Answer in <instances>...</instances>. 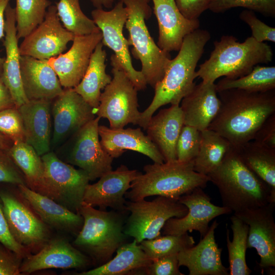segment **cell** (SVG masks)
Wrapping results in <instances>:
<instances>
[{
    "label": "cell",
    "instance_id": "obj_53",
    "mask_svg": "<svg viewBox=\"0 0 275 275\" xmlns=\"http://www.w3.org/2000/svg\"><path fill=\"white\" fill-rule=\"evenodd\" d=\"M13 142L7 136L0 132V149L7 151L13 145Z\"/></svg>",
    "mask_w": 275,
    "mask_h": 275
},
{
    "label": "cell",
    "instance_id": "obj_26",
    "mask_svg": "<svg viewBox=\"0 0 275 275\" xmlns=\"http://www.w3.org/2000/svg\"><path fill=\"white\" fill-rule=\"evenodd\" d=\"M184 125L202 131L208 128L217 115L221 101L214 82L202 81L195 85L180 105Z\"/></svg>",
    "mask_w": 275,
    "mask_h": 275
},
{
    "label": "cell",
    "instance_id": "obj_52",
    "mask_svg": "<svg viewBox=\"0 0 275 275\" xmlns=\"http://www.w3.org/2000/svg\"><path fill=\"white\" fill-rule=\"evenodd\" d=\"M93 6L97 9L112 8L113 4L116 1H122L123 0H89Z\"/></svg>",
    "mask_w": 275,
    "mask_h": 275
},
{
    "label": "cell",
    "instance_id": "obj_20",
    "mask_svg": "<svg viewBox=\"0 0 275 275\" xmlns=\"http://www.w3.org/2000/svg\"><path fill=\"white\" fill-rule=\"evenodd\" d=\"M102 38L100 31L75 36L66 52L47 60L64 89L74 88L83 77L92 53Z\"/></svg>",
    "mask_w": 275,
    "mask_h": 275
},
{
    "label": "cell",
    "instance_id": "obj_45",
    "mask_svg": "<svg viewBox=\"0 0 275 275\" xmlns=\"http://www.w3.org/2000/svg\"><path fill=\"white\" fill-rule=\"evenodd\" d=\"M179 267L177 254H171L153 260L146 269V274L183 275Z\"/></svg>",
    "mask_w": 275,
    "mask_h": 275
},
{
    "label": "cell",
    "instance_id": "obj_48",
    "mask_svg": "<svg viewBox=\"0 0 275 275\" xmlns=\"http://www.w3.org/2000/svg\"><path fill=\"white\" fill-rule=\"evenodd\" d=\"M181 14L189 20L198 19L209 9L211 0H174Z\"/></svg>",
    "mask_w": 275,
    "mask_h": 275
},
{
    "label": "cell",
    "instance_id": "obj_37",
    "mask_svg": "<svg viewBox=\"0 0 275 275\" xmlns=\"http://www.w3.org/2000/svg\"><path fill=\"white\" fill-rule=\"evenodd\" d=\"M56 7L62 24L75 36L100 31L93 19L82 12L79 0H59Z\"/></svg>",
    "mask_w": 275,
    "mask_h": 275
},
{
    "label": "cell",
    "instance_id": "obj_34",
    "mask_svg": "<svg viewBox=\"0 0 275 275\" xmlns=\"http://www.w3.org/2000/svg\"><path fill=\"white\" fill-rule=\"evenodd\" d=\"M231 146V143L216 132L209 129L201 131L199 149L194 160V170L208 175L219 166Z\"/></svg>",
    "mask_w": 275,
    "mask_h": 275
},
{
    "label": "cell",
    "instance_id": "obj_12",
    "mask_svg": "<svg viewBox=\"0 0 275 275\" xmlns=\"http://www.w3.org/2000/svg\"><path fill=\"white\" fill-rule=\"evenodd\" d=\"M92 19L100 30L101 42L114 52V54L130 80L138 91L147 88V82L141 71L133 67L127 39L123 35V28L128 17L127 10L123 1H118L110 10H93Z\"/></svg>",
    "mask_w": 275,
    "mask_h": 275
},
{
    "label": "cell",
    "instance_id": "obj_16",
    "mask_svg": "<svg viewBox=\"0 0 275 275\" xmlns=\"http://www.w3.org/2000/svg\"><path fill=\"white\" fill-rule=\"evenodd\" d=\"M203 189L196 188L178 199L187 208V213L182 217L169 219L162 228L163 235H178L195 230L202 238L207 232L210 221L221 215L232 213L230 209L211 203V198Z\"/></svg>",
    "mask_w": 275,
    "mask_h": 275
},
{
    "label": "cell",
    "instance_id": "obj_8",
    "mask_svg": "<svg viewBox=\"0 0 275 275\" xmlns=\"http://www.w3.org/2000/svg\"><path fill=\"white\" fill-rule=\"evenodd\" d=\"M0 199L14 238L32 254L37 253L51 238L50 228L20 195L17 185L1 183Z\"/></svg>",
    "mask_w": 275,
    "mask_h": 275
},
{
    "label": "cell",
    "instance_id": "obj_17",
    "mask_svg": "<svg viewBox=\"0 0 275 275\" xmlns=\"http://www.w3.org/2000/svg\"><path fill=\"white\" fill-rule=\"evenodd\" d=\"M275 203L234 213L249 226L248 249L254 248L259 257V265L264 270L275 266Z\"/></svg>",
    "mask_w": 275,
    "mask_h": 275
},
{
    "label": "cell",
    "instance_id": "obj_36",
    "mask_svg": "<svg viewBox=\"0 0 275 275\" xmlns=\"http://www.w3.org/2000/svg\"><path fill=\"white\" fill-rule=\"evenodd\" d=\"M217 91L237 89L252 92H265L275 90V67H254L248 74L236 78H224L215 84Z\"/></svg>",
    "mask_w": 275,
    "mask_h": 275
},
{
    "label": "cell",
    "instance_id": "obj_6",
    "mask_svg": "<svg viewBox=\"0 0 275 275\" xmlns=\"http://www.w3.org/2000/svg\"><path fill=\"white\" fill-rule=\"evenodd\" d=\"M125 212L97 209L83 202L77 212L83 218V225L72 244L97 267L105 264L126 243Z\"/></svg>",
    "mask_w": 275,
    "mask_h": 275
},
{
    "label": "cell",
    "instance_id": "obj_14",
    "mask_svg": "<svg viewBox=\"0 0 275 275\" xmlns=\"http://www.w3.org/2000/svg\"><path fill=\"white\" fill-rule=\"evenodd\" d=\"M74 36L62 24L56 5H50L43 21L23 38L19 46V53L20 56L48 60L62 53Z\"/></svg>",
    "mask_w": 275,
    "mask_h": 275
},
{
    "label": "cell",
    "instance_id": "obj_43",
    "mask_svg": "<svg viewBox=\"0 0 275 275\" xmlns=\"http://www.w3.org/2000/svg\"><path fill=\"white\" fill-rule=\"evenodd\" d=\"M239 18L251 28L252 37L259 42H275V28L269 26L259 19L255 12L245 9L239 14Z\"/></svg>",
    "mask_w": 275,
    "mask_h": 275
},
{
    "label": "cell",
    "instance_id": "obj_11",
    "mask_svg": "<svg viewBox=\"0 0 275 275\" xmlns=\"http://www.w3.org/2000/svg\"><path fill=\"white\" fill-rule=\"evenodd\" d=\"M100 119L95 117L80 128L63 144L64 151L57 155L63 161L85 171L90 181L112 170L113 158L103 149L99 140Z\"/></svg>",
    "mask_w": 275,
    "mask_h": 275
},
{
    "label": "cell",
    "instance_id": "obj_5",
    "mask_svg": "<svg viewBox=\"0 0 275 275\" xmlns=\"http://www.w3.org/2000/svg\"><path fill=\"white\" fill-rule=\"evenodd\" d=\"M132 181L125 199L131 201L152 196L178 199L197 187L204 188L209 182L207 175L196 172L194 161L154 162L144 167Z\"/></svg>",
    "mask_w": 275,
    "mask_h": 275
},
{
    "label": "cell",
    "instance_id": "obj_10",
    "mask_svg": "<svg viewBox=\"0 0 275 275\" xmlns=\"http://www.w3.org/2000/svg\"><path fill=\"white\" fill-rule=\"evenodd\" d=\"M125 206L130 215L125 221L124 233L138 243L160 236L169 219L183 217L188 211L178 199L163 196H157L150 201H126Z\"/></svg>",
    "mask_w": 275,
    "mask_h": 275
},
{
    "label": "cell",
    "instance_id": "obj_3",
    "mask_svg": "<svg viewBox=\"0 0 275 275\" xmlns=\"http://www.w3.org/2000/svg\"><path fill=\"white\" fill-rule=\"evenodd\" d=\"M207 176L217 187L223 206L234 213L275 203L270 187L244 164L232 145L219 166Z\"/></svg>",
    "mask_w": 275,
    "mask_h": 275
},
{
    "label": "cell",
    "instance_id": "obj_23",
    "mask_svg": "<svg viewBox=\"0 0 275 275\" xmlns=\"http://www.w3.org/2000/svg\"><path fill=\"white\" fill-rule=\"evenodd\" d=\"M20 64L23 89L29 100L52 101L63 92L64 88L47 60L20 56Z\"/></svg>",
    "mask_w": 275,
    "mask_h": 275
},
{
    "label": "cell",
    "instance_id": "obj_18",
    "mask_svg": "<svg viewBox=\"0 0 275 275\" xmlns=\"http://www.w3.org/2000/svg\"><path fill=\"white\" fill-rule=\"evenodd\" d=\"M90 258L62 237L51 238L43 247L22 260L21 274L48 269H84L91 264Z\"/></svg>",
    "mask_w": 275,
    "mask_h": 275
},
{
    "label": "cell",
    "instance_id": "obj_29",
    "mask_svg": "<svg viewBox=\"0 0 275 275\" xmlns=\"http://www.w3.org/2000/svg\"><path fill=\"white\" fill-rule=\"evenodd\" d=\"M51 102L32 100L18 107L23 121L25 142L41 156L51 151Z\"/></svg>",
    "mask_w": 275,
    "mask_h": 275
},
{
    "label": "cell",
    "instance_id": "obj_31",
    "mask_svg": "<svg viewBox=\"0 0 275 275\" xmlns=\"http://www.w3.org/2000/svg\"><path fill=\"white\" fill-rule=\"evenodd\" d=\"M7 152L23 174L26 185L51 199L43 162L33 147L25 142H18L13 143Z\"/></svg>",
    "mask_w": 275,
    "mask_h": 275
},
{
    "label": "cell",
    "instance_id": "obj_47",
    "mask_svg": "<svg viewBox=\"0 0 275 275\" xmlns=\"http://www.w3.org/2000/svg\"><path fill=\"white\" fill-rule=\"evenodd\" d=\"M0 242L15 252L23 259L31 254L25 247L18 243L11 234L6 220L0 199Z\"/></svg>",
    "mask_w": 275,
    "mask_h": 275
},
{
    "label": "cell",
    "instance_id": "obj_24",
    "mask_svg": "<svg viewBox=\"0 0 275 275\" xmlns=\"http://www.w3.org/2000/svg\"><path fill=\"white\" fill-rule=\"evenodd\" d=\"M98 133L103 149L113 159L131 150L147 156L154 162H164L155 145L140 128L115 129L99 125Z\"/></svg>",
    "mask_w": 275,
    "mask_h": 275
},
{
    "label": "cell",
    "instance_id": "obj_46",
    "mask_svg": "<svg viewBox=\"0 0 275 275\" xmlns=\"http://www.w3.org/2000/svg\"><path fill=\"white\" fill-rule=\"evenodd\" d=\"M23 258L0 242V275H20Z\"/></svg>",
    "mask_w": 275,
    "mask_h": 275
},
{
    "label": "cell",
    "instance_id": "obj_15",
    "mask_svg": "<svg viewBox=\"0 0 275 275\" xmlns=\"http://www.w3.org/2000/svg\"><path fill=\"white\" fill-rule=\"evenodd\" d=\"M53 132L51 148L64 144L95 118L94 109L73 88L64 89L51 102Z\"/></svg>",
    "mask_w": 275,
    "mask_h": 275
},
{
    "label": "cell",
    "instance_id": "obj_30",
    "mask_svg": "<svg viewBox=\"0 0 275 275\" xmlns=\"http://www.w3.org/2000/svg\"><path fill=\"white\" fill-rule=\"evenodd\" d=\"M116 252V256L105 264L76 274H146V269L152 261L134 239L122 244Z\"/></svg>",
    "mask_w": 275,
    "mask_h": 275
},
{
    "label": "cell",
    "instance_id": "obj_19",
    "mask_svg": "<svg viewBox=\"0 0 275 275\" xmlns=\"http://www.w3.org/2000/svg\"><path fill=\"white\" fill-rule=\"evenodd\" d=\"M140 172L130 170L125 165H121L115 170H111L103 175L94 184L86 186L83 202L93 207L105 210L107 207L114 210H126L125 198L130 189L132 181Z\"/></svg>",
    "mask_w": 275,
    "mask_h": 275
},
{
    "label": "cell",
    "instance_id": "obj_44",
    "mask_svg": "<svg viewBox=\"0 0 275 275\" xmlns=\"http://www.w3.org/2000/svg\"><path fill=\"white\" fill-rule=\"evenodd\" d=\"M25 184V178L6 150L0 149V184Z\"/></svg>",
    "mask_w": 275,
    "mask_h": 275
},
{
    "label": "cell",
    "instance_id": "obj_25",
    "mask_svg": "<svg viewBox=\"0 0 275 275\" xmlns=\"http://www.w3.org/2000/svg\"><path fill=\"white\" fill-rule=\"evenodd\" d=\"M22 197L41 220L50 228L77 235L83 218L54 200L36 192L25 184L17 185Z\"/></svg>",
    "mask_w": 275,
    "mask_h": 275
},
{
    "label": "cell",
    "instance_id": "obj_1",
    "mask_svg": "<svg viewBox=\"0 0 275 275\" xmlns=\"http://www.w3.org/2000/svg\"><path fill=\"white\" fill-rule=\"evenodd\" d=\"M219 112L207 129L238 147L252 141L259 128L275 114V90L252 92L232 89L217 92Z\"/></svg>",
    "mask_w": 275,
    "mask_h": 275
},
{
    "label": "cell",
    "instance_id": "obj_27",
    "mask_svg": "<svg viewBox=\"0 0 275 275\" xmlns=\"http://www.w3.org/2000/svg\"><path fill=\"white\" fill-rule=\"evenodd\" d=\"M5 40L6 58L1 77L10 91L15 106L19 107L29 100L23 89L20 73L18 39L17 37L15 8L8 5L5 14Z\"/></svg>",
    "mask_w": 275,
    "mask_h": 275
},
{
    "label": "cell",
    "instance_id": "obj_42",
    "mask_svg": "<svg viewBox=\"0 0 275 275\" xmlns=\"http://www.w3.org/2000/svg\"><path fill=\"white\" fill-rule=\"evenodd\" d=\"M0 132L13 143L25 142L23 121L16 106L0 111Z\"/></svg>",
    "mask_w": 275,
    "mask_h": 275
},
{
    "label": "cell",
    "instance_id": "obj_2",
    "mask_svg": "<svg viewBox=\"0 0 275 275\" xmlns=\"http://www.w3.org/2000/svg\"><path fill=\"white\" fill-rule=\"evenodd\" d=\"M209 32L199 28L184 38L178 53L170 61L162 79L156 83L153 99L143 112L138 125L144 130L155 112L168 104H179L196 84V68L210 39Z\"/></svg>",
    "mask_w": 275,
    "mask_h": 275
},
{
    "label": "cell",
    "instance_id": "obj_21",
    "mask_svg": "<svg viewBox=\"0 0 275 275\" xmlns=\"http://www.w3.org/2000/svg\"><path fill=\"white\" fill-rule=\"evenodd\" d=\"M152 1L158 25L157 45L168 52L178 51L185 36L199 28L200 21L186 18L174 0Z\"/></svg>",
    "mask_w": 275,
    "mask_h": 275
},
{
    "label": "cell",
    "instance_id": "obj_33",
    "mask_svg": "<svg viewBox=\"0 0 275 275\" xmlns=\"http://www.w3.org/2000/svg\"><path fill=\"white\" fill-rule=\"evenodd\" d=\"M235 148L244 164L265 182L275 194V149L253 140Z\"/></svg>",
    "mask_w": 275,
    "mask_h": 275
},
{
    "label": "cell",
    "instance_id": "obj_28",
    "mask_svg": "<svg viewBox=\"0 0 275 275\" xmlns=\"http://www.w3.org/2000/svg\"><path fill=\"white\" fill-rule=\"evenodd\" d=\"M184 125V118L179 104H172L161 109L149 120L145 130L155 145L164 162L177 160L176 146Z\"/></svg>",
    "mask_w": 275,
    "mask_h": 275
},
{
    "label": "cell",
    "instance_id": "obj_50",
    "mask_svg": "<svg viewBox=\"0 0 275 275\" xmlns=\"http://www.w3.org/2000/svg\"><path fill=\"white\" fill-rule=\"evenodd\" d=\"M16 106L12 95L0 76V111Z\"/></svg>",
    "mask_w": 275,
    "mask_h": 275
},
{
    "label": "cell",
    "instance_id": "obj_41",
    "mask_svg": "<svg viewBox=\"0 0 275 275\" xmlns=\"http://www.w3.org/2000/svg\"><path fill=\"white\" fill-rule=\"evenodd\" d=\"M201 140V131L197 128L184 125L178 137L176 152L180 162L194 161L198 154Z\"/></svg>",
    "mask_w": 275,
    "mask_h": 275
},
{
    "label": "cell",
    "instance_id": "obj_7",
    "mask_svg": "<svg viewBox=\"0 0 275 275\" xmlns=\"http://www.w3.org/2000/svg\"><path fill=\"white\" fill-rule=\"evenodd\" d=\"M151 0H123L128 17L125 26L129 33L127 39L132 46L133 57L141 63V72L147 85L154 88L163 77L171 61L169 52L160 48L151 36L145 20L150 18Z\"/></svg>",
    "mask_w": 275,
    "mask_h": 275
},
{
    "label": "cell",
    "instance_id": "obj_39",
    "mask_svg": "<svg viewBox=\"0 0 275 275\" xmlns=\"http://www.w3.org/2000/svg\"><path fill=\"white\" fill-rule=\"evenodd\" d=\"M195 240L188 233L181 235H163L151 239H145L139 244L151 260L178 254L181 251L194 245Z\"/></svg>",
    "mask_w": 275,
    "mask_h": 275
},
{
    "label": "cell",
    "instance_id": "obj_40",
    "mask_svg": "<svg viewBox=\"0 0 275 275\" xmlns=\"http://www.w3.org/2000/svg\"><path fill=\"white\" fill-rule=\"evenodd\" d=\"M243 7L271 17L275 16V0H211L209 10L215 13Z\"/></svg>",
    "mask_w": 275,
    "mask_h": 275
},
{
    "label": "cell",
    "instance_id": "obj_9",
    "mask_svg": "<svg viewBox=\"0 0 275 275\" xmlns=\"http://www.w3.org/2000/svg\"><path fill=\"white\" fill-rule=\"evenodd\" d=\"M112 79L101 93L99 104L94 110L97 117L106 118L111 128H122L129 123L138 125V91L114 54L111 57Z\"/></svg>",
    "mask_w": 275,
    "mask_h": 275
},
{
    "label": "cell",
    "instance_id": "obj_22",
    "mask_svg": "<svg viewBox=\"0 0 275 275\" xmlns=\"http://www.w3.org/2000/svg\"><path fill=\"white\" fill-rule=\"evenodd\" d=\"M218 224L214 221L196 245L177 254L179 266L186 267L189 275H229V268L222 262V248H218L215 239V230Z\"/></svg>",
    "mask_w": 275,
    "mask_h": 275
},
{
    "label": "cell",
    "instance_id": "obj_13",
    "mask_svg": "<svg viewBox=\"0 0 275 275\" xmlns=\"http://www.w3.org/2000/svg\"><path fill=\"white\" fill-rule=\"evenodd\" d=\"M45 176L51 199L77 213L89 178L82 170L61 159L53 151L42 155Z\"/></svg>",
    "mask_w": 275,
    "mask_h": 275
},
{
    "label": "cell",
    "instance_id": "obj_4",
    "mask_svg": "<svg viewBox=\"0 0 275 275\" xmlns=\"http://www.w3.org/2000/svg\"><path fill=\"white\" fill-rule=\"evenodd\" d=\"M209 59L200 65L196 77L205 82H214L220 77L236 79L249 73L259 64L271 62L273 53L266 43L252 36L243 42L232 35H223L214 42Z\"/></svg>",
    "mask_w": 275,
    "mask_h": 275
},
{
    "label": "cell",
    "instance_id": "obj_32",
    "mask_svg": "<svg viewBox=\"0 0 275 275\" xmlns=\"http://www.w3.org/2000/svg\"><path fill=\"white\" fill-rule=\"evenodd\" d=\"M103 46L101 41L97 45L83 77L73 88L94 110L99 104L101 91L112 79V77L106 72L107 54Z\"/></svg>",
    "mask_w": 275,
    "mask_h": 275
},
{
    "label": "cell",
    "instance_id": "obj_51",
    "mask_svg": "<svg viewBox=\"0 0 275 275\" xmlns=\"http://www.w3.org/2000/svg\"><path fill=\"white\" fill-rule=\"evenodd\" d=\"M11 0H0V39L5 36V14ZM5 58L0 57V76Z\"/></svg>",
    "mask_w": 275,
    "mask_h": 275
},
{
    "label": "cell",
    "instance_id": "obj_38",
    "mask_svg": "<svg viewBox=\"0 0 275 275\" xmlns=\"http://www.w3.org/2000/svg\"><path fill=\"white\" fill-rule=\"evenodd\" d=\"M50 0H16L15 8L17 37L29 35L44 19Z\"/></svg>",
    "mask_w": 275,
    "mask_h": 275
},
{
    "label": "cell",
    "instance_id": "obj_35",
    "mask_svg": "<svg viewBox=\"0 0 275 275\" xmlns=\"http://www.w3.org/2000/svg\"><path fill=\"white\" fill-rule=\"evenodd\" d=\"M230 220L232 241L230 240L228 229L226 233L229 275H249L252 270L248 266L245 259L249 226L234 214L230 217Z\"/></svg>",
    "mask_w": 275,
    "mask_h": 275
},
{
    "label": "cell",
    "instance_id": "obj_49",
    "mask_svg": "<svg viewBox=\"0 0 275 275\" xmlns=\"http://www.w3.org/2000/svg\"><path fill=\"white\" fill-rule=\"evenodd\" d=\"M253 141L275 149V114L268 118L256 131Z\"/></svg>",
    "mask_w": 275,
    "mask_h": 275
}]
</instances>
